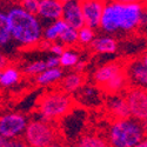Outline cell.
Returning <instances> with one entry per match:
<instances>
[{"instance_id": "1", "label": "cell", "mask_w": 147, "mask_h": 147, "mask_svg": "<svg viewBox=\"0 0 147 147\" xmlns=\"http://www.w3.org/2000/svg\"><path fill=\"white\" fill-rule=\"evenodd\" d=\"M144 3H119L107 0L100 21V30L107 34H128L137 31Z\"/></svg>"}, {"instance_id": "2", "label": "cell", "mask_w": 147, "mask_h": 147, "mask_svg": "<svg viewBox=\"0 0 147 147\" xmlns=\"http://www.w3.org/2000/svg\"><path fill=\"white\" fill-rule=\"evenodd\" d=\"M11 34L18 45L31 47L36 45L44 36V32L35 14L27 12L22 6H13L7 12Z\"/></svg>"}, {"instance_id": "3", "label": "cell", "mask_w": 147, "mask_h": 147, "mask_svg": "<svg viewBox=\"0 0 147 147\" xmlns=\"http://www.w3.org/2000/svg\"><path fill=\"white\" fill-rule=\"evenodd\" d=\"M146 136L141 121L128 117L113 121L107 132V140L113 147H138Z\"/></svg>"}, {"instance_id": "4", "label": "cell", "mask_w": 147, "mask_h": 147, "mask_svg": "<svg viewBox=\"0 0 147 147\" xmlns=\"http://www.w3.org/2000/svg\"><path fill=\"white\" fill-rule=\"evenodd\" d=\"M74 102L67 92H52L42 95L38 104L41 120L54 121L71 113Z\"/></svg>"}, {"instance_id": "5", "label": "cell", "mask_w": 147, "mask_h": 147, "mask_svg": "<svg viewBox=\"0 0 147 147\" xmlns=\"http://www.w3.org/2000/svg\"><path fill=\"white\" fill-rule=\"evenodd\" d=\"M51 121L35 120L27 125L25 131L26 144L34 147H47L57 145V132Z\"/></svg>"}, {"instance_id": "6", "label": "cell", "mask_w": 147, "mask_h": 147, "mask_svg": "<svg viewBox=\"0 0 147 147\" xmlns=\"http://www.w3.org/2000/svg\"><path fill=\"white\" fill-rule=\"evenodd\" d=\"M126 99L131 111V117L139 121L147 120V90L131 87L126 94Z\"/></svg>"}, {"instance_id": "7", "label": "cell", "mask_w": 147, "mask_h": 147, "mask_svg": "<svg viewBox=\"0 0 147 147\" xmlns=\"http://www.w3.org/2000/svg\"><path fill=\"white\" fill-rule=\"evenodd\" d=\"M27 127V120L21 114H6L0 117V134L8 139H16Z\"/></svg>"}, {"instance_id": "8", "label": "cell", "mask_w": 147, "mask_h": 147, "mask_svg": "<svg viewBox=\"0 0 147 147\" xmlns=\"http://www.w3.org/2000/svg\"><path fill=\"white\" fill-rule=\"evenodd\" d=\"M85 25L95 30L100 27V21L107 0H80Z\"/></svg>"}, {"instance_id": "9", "label": "cell", "mask_w": 147, "mask_h": 147, "mask_svg": "<svg viewBox=\"0 0 147 147\" xmlns=\"http://www.w3.org/2000/svg\"><path fill=\"white\" fill-rule=\"evenodd\" d=\"M125 71L131 87L147 90V65L142 61V59L129 61L125 67Z\"/></svg>"}, {"instance_id": "10", "label": "cell", "mask_w": 147, "mask_h": 147, "mask_svg": "<svg viewBox=\"0 0 147 147\" xmlns=\"http://www.w3.org/2000/svg\"><path fill=\"white\" fill-rule=\"evenodd\" d=\"M64 19L69 26L80 30L85 26V18L82 13V7L80 0H68L63 3V16Z\"/></svg>"}, {"instance_id": "11", "label": "cell", "mask_w": 147, "mask_h": 147, "mask_svg": "<svg viewBox=\"0 0 147 147\" xmlns=\"http://www.w3.org/2000/svg\"><path fill=\"white\" fill-rule=\"evenodd\" d=\"M105 104H106L108 112L115 119L131 117V111H129V107H128L127 99H126L125 95H121V93L107 94Z\"/></svg>"}, {"instance_id": "12", "label": "cell", "mask_w": 147, "mask_h": 147, "mask_svg": "<svg viewBox=\"0 0 147 147\" xmlns=\"http://www.w3.org/2000/svg\"><path fill=\"white\" fill-rule=\"evenodd\" d=\"M38 16L42 20L55 21L63 16V1L60 0H41Z\"/></svg>"}, {"instance_id": "13", "label": "cell", "mask_w": 147, "mask_h": 147, "mask_svg": "<svg viewBox=\"0 0 147 147\" xmlns=\"http://www.w3.org/2000/svg\"><path fill=\"white\" fill-rule=\"evenodd\" d=\"M124 68L125 67H122L120 64H117V63L106 64V65L99 67L94 72L93 80L99 87H102L104 85L111 80L118 72H120L121 69H124Z\"/></svg>"}, {"instance_id": "14", "label": "cell", "mask_w": 147, "mask_h": 147, "mask_svg": "<svg viewBox=\"0 0 147 147\" xmlns=\"http://www.w3.org/2000/svg\"><path fill=\"white\" fill-rule=\"evenodd\" d=\"M127 86H129V84H128V79L126 76V71L124 68L120 72H118L101 88L106 94H117V93H122L126 90Z\"/></svg>"}, {"instance_id": "15", "label": "cell", "mask_w": 147, "mask_h": 147, "mask_svg": "<svg viewBox=\"0 0 147 147\" xmlns=\"http://www.w3.org/2000/svg\"><path fill=\"white\" fill-rule=\"evenodd\" d=\"M77 92H79V94H78L79 101H81L84 105L95 107V106H99L102 104L101 93L94 86H86V85H84Z\"/></svg>"}, {"instance_id": "16", "label": "cell", "mask_w": 147, "mask_h": 147, "mask_svg": "<svg viewBox=\"0 0 147 147\" xmlns=\"http://www.w3.org/2000/svg\"><path fill=\"white\" fill-rule=\"evenodd\" d=\"M91 47L93 48V51L99 54H113L118 50V42L113 36L104 35L95 38L92 41Z\"/></svg>"}, {"instance_id": "17", "label": "cell", "mask_w": 147, "mask_h": 147, "mask_svg": "<svg viewBox=\"0 0 147 147\" xmlns=\"http://www.w3.org/2000/svg\"><path fill=\"white\" fill-rule=\"evenodd\" d=\"M85 85V77L81 72H73L63 78L60 87L67 93H76Z\"/></svg>"}, {"instance_id": "18", "label": "cell", "mask_w": 147, "mask_h": 147, "mask_svg": "<svg viewBox=\"0 0 147 147\" xmlns=\"http://www.w3.org/2000/svg\"><path fill=\"white\" fill-rule=\"evenodd\" d=\"M68 26L69 25L64 19H58V20L53 21L50 26L45 28V31H44V39L50 40V41L59 40V36L63 34V32Z\"/></svg>"}, {"instance_id": "19", "label": "cell", "mask_w": 147, "mask_h": 147, "mask_svg": "<svg viewBox=\"0 0 147 147\" xmlns=\"http://www.w3.org/2000/svg\"><path fill=\"white\" fill-rule=\"evenodd\" d=\"M63 78V71L58 67L54 68H47L44 72H41L36 78V82L40 85H48L54 81H58Z\"/></svg>"}, {"instance_id": "20", "label": "cell", "mask_w": 147, "mask_h": 147, "mask_svg": "<svg viewBox=\"0 0 147 147\" xmlns=\"http://www.w3.org/2000/svg\"><path fill=\"white\" fill-rule=\"evenodd\" d=\"M77 145L80 147H106V146H109L107 139H104L99 136H93V134H86V136L80 137Z\"/></svg>"}, {"instance_id": "21", "label": "cell", "mask_w": 147, "mask_h": 147, "mask_svg": "<svg viewBox=\"0 0 147 147\" xmlns=\"http://www.w3.org/2000/svg\"><path fill=\"white\" fill-rule=\"evenodd\" d=\"M11 40L12 34L7 13L0 12V46H6Z\"/></svg>"}, {"instance_id": "22", "label": "cell", "mask_w": 147, "mask_h": 147, "mask_svg": "<svg viewBox=\"0 0 147 147\" xmlns=\"http://www.w3.org/2000/svg\"><path fill=\"white\" fill-rule=\"evenodd\" d=\"M19 80L20 73L13 67H8L3 71V74L0 77V85L3 87H9L12 85H16Z\"/></svg>"}, {"instance_id": "23", "label": "cell", "mask_w": 147, "mask_h": 147, "mask_svg": "<svg viewBox=\"0 0 147 147\" xmlns=\"http://www.w3.org/2000/svg\"><path fill=\"white\" fill-rule=\"evenodd\" d=\"M59 40L65 45H74L76 42H79V30L68 26L59 36Z\"/></svg>"}, {"instance_id": "24", "label": "cell", "mask_w": 147, "mask_h": 147, "mask_svg": "<svg viewBox=\"0 0 147 147\" xmlns=\"http://www.w3.org/2000/svg\"><path fill=\"white\" fill-rule=\"evenodd\" d=\"M79 61V55L76 52L65 51L60 55V65L64 67H74V65Z\"/></svg>"}, {"instance_id": "25", "label": "cell", "mask_w": 147, "mask_h": 147, "mask_svg": "<svg viewBox=\"0 0 147 147\" xmlns=\"http://www.w3.org/2000/svg\"><path fill=\"white\" fill-rule=\"evenodd\" d=\"M95 39V33L94 30L85 25L79 30V42L82 45L92 44V41Z\"/></svg>"}, {"instance_id": "26", "label": "cell", "mask_w": 147, "mask_h": 147, "mask_svg": "<svg viewBox=\"0 0 147 147\" xmlns=\"http://www.w3.org/2000/svg\"><path fill=\"white\" fill-rule=\"evenodd\" d=\"M45 69H47L46 61L38 60V61H34V63L27 65L25 68V72L28 73V74H40V73L44 72Z\"/></svg>"}, {"instance_id": "27", "label": "cell", "mask_w": 147, "mask_h": 147, "mask_svg": "<svg viewBox=\"0 0 147 147\" xmlns=\"http://www.w3.org/2000/svg\"><path fill=\"white\" fill-rule=\"evenodd\" d=\"M41 0H21V6L32 14H38Z\"/></svg>"}, {"instance_id": "28", "label": "cell", "mask_w": 147, "mask_h": 147, "mask_svg": "<svg viewBox=\"0 0 147 147\" xmlns=\"http://www.w3.org/2000/svg\"><path fill=\"white\" fill-rule=\"evenodd\" d=\"M27 144L20 142V140L17 139H8L0 134V147H22L26 146Z\"/></svg>"}, {"instance_id": "29", "label": "cell", "mask_w": 147, "mask_h": 147, "mask_svg": "<svg viewBox=\"0 0 147 147\" xmlns=\"http://www.w3.org/2000/svg\"><path fill=\"white\" fill-rule=\"evenodd\" d=\"M138 30L147 32V6H144L142 13H141V18H140V25H139Z\"/></svg>"}, {"instance_id": "30", "label": "cell", "mask_w": 147, "mask_h": 147, "mask_svg": "<svg viewBox=\"0 0 147 147\" xmlns=\"http://www.w3.org/2000/svg\"><path fill=\"white\" fill-rule=\"evenodd\" d=\"M46 64H47V68H54L58 67L60 65V57L54 55V57H50L46 60Z\"/></svg>"}, {"instance_id": "31", "label": "cell", "mask_w": 147, "mask_h": 147, "mask_svg": "<svg viewBox=\"0 0 147 147\" xmlns=\"http://www.w3.org/2000/svg\"><path fill=\"white\" fill-rule=\"evenodd\" d=\"M50 51L54 54V55H58V57H60L61 54H63L64 52H65V50H64V46L61 45V44H52L51 45V47H50Z\"/></svg>"}, {"instance_id": "32", "label": "cell", "mask_w": 147, "mask_h": 147, "mask_svg": "<svg viewBox=\"0 0 147 147\" xmlns=\"http://www.w3.org/2000/svg\"><path fill=\"white\" fill-rule=\"evenodd\" d=\"M85 67H86V63H85V61H80V60L74 65L76 72H81V73H82V71L85 69Z\"/></svg>"}, {"instance_id": "33", "label": "cell", "mask_w": 147, "mask_h": 147, "mask_svg": "<svg viewBox=\"0 0 147 147\" xmlns=\"http://www.w3.org/2000/svg\"><path fill=\"white\" fill-rule=\"evenodd\" d=\"M7 63H8L7 58H6V57H5L3 53H0V69H4V68H6Z\"/></svg>"}, {"instance_id": "34", "label": "cell", "mask_w": 147, "mask_h": 147, "mask_svg": "<svg viewBox=\"0 0 147 147\" xmlns=\"http://www.w3.org/2000/svg\"><path fill=\"white\" fill-rule=\"evenodd\" d=\"M138 147H147V136L144 138V140L140 142V145Z\"/></svg>"}, {"instance_id": "35", "label": "cell", "mask_w": 147, "mask_h": 147, "mask_svg": "<svg viewBox=\"0 0 147 147\" xmlns=\"http://www.w3.org/2000/svg\"><path fill=\"white\" fill-rule=\"evenodd\" d=\"M114 1H119V3H137L140 0H114Z\"/></svg>"}, {"instance_id": "36", "label": "cell", "mask_w": 147, "mask_h": 147, "mask_svg": "<svg viewBox=\"0 0 147 147\" xmlns=\"http://www.w3.org/2000/svg\"><path fill=\"white\" fill-rule=\"evenodd\" d=\"M141 59H142V61H144V63L147 65V52H146V53L142 55V58H141Z\"/></svg>"}, {"instance_id": "37", "label": "cell", "mask_w": 147, "mask_h": 147, "mask_svg": "<svg viewBox=\"0 0 147 147\" xmlns=\"http://www.w3.org/2000/svg\"><path fill=\"white\" fill-rule=\"evenodd\" d=\"M1 74H3V69H0V77H1Z\"/></svg>"}, {"instance_id": "38", "label": "cell", "mask_w": 147, "mask_h": 147, "mask_svg": "<svg viewBox=\"0 0 147 147\" xmlns=\"http://www.w3.org/2000/svg\"><path fill=\"white\" fill-rule=\"evenodd\" d=\"M60 1H63V3H65V1H68V0H60Z\"/></svg>"}, {"instance_id": "39", "label": "cell", "mask_w": 147, "mask_h": 147, "mask_svg": "<svg viewBox=\"0 0 147 147\" xmlns=\"http://www.w3.org/2000/svg\"><path fill=\"white\" fill-rule=\"evenodd\" d=\"M140 1H142V3H146V1H147V0H140Z\"/></svg>"}]
</instances>
